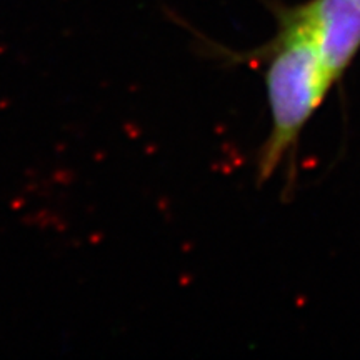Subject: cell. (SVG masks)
Here are the masks:
<instances>
[{
  "mask_svg": "<svg viewBox=\"0 0 360 360\" xmlns=\"http://www.w3.org/2000/svg\"><path fill=\"white\" fill-rule=\"evenodd\" d=\"M264 65L270 132L257 154V184L267 182L287 157L294 159L305 125L335 84L322 53L299 25L278 13V32L245 56Z\"/></svg>",
  "mask_w": 360,
  "mask_h": 360,
  "instance_id": "obj_1",
  "label": "cell"
},
{
  "mask_svg": "<svg viewBox=\"0 0 360 360\" xmlns=\"http://www.w3.org/2000/svg\"><path fill=\"white\" fill-rule=\"evenodd\" d=\"M281 15L307 34L339 82L360 51V0H310Z\"/></svg>",
  "mask_w": 360,
  "mask_h": 360,
  "instance_id": "obj_2",
  "label": "cell"
}]
</instances>
